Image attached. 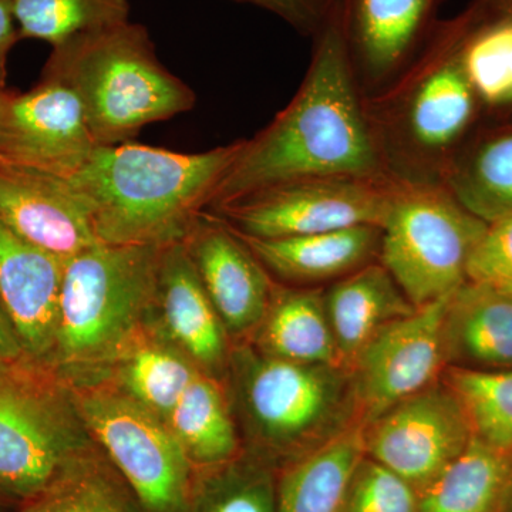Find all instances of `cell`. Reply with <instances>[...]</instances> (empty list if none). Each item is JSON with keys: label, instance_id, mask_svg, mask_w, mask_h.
<instances>
[{"label": "cell", "instance_id": "obj_1", "mask_svg": "<svg viewBox=\"0 0 512 512\" xmlns=\"http://www.w3.org/2000/svg\"><path fill=\"white\" fill-rule=\"evenodd\" d=\"M318 175L389 177L367 121L346 32L335 22L320 33L291 103L268 127L244 140L208 208L220 210L269 185Z\"/></svg>", "mask_w": 512, "mask_h": 512}, {"label": "cell", "instance_id": "obj_2", "mask_svg": "<svg viewBox=\"0 0 512 512\" xmlns=\"http://www.w3.org/2000/svg\"><path fill=\"white\" fill-rule=\"evenodd\" d=\"M244 140L204 153L128 143L99 147L70 178L101 244L167 248L185 242Z\"/></svg>", "mask_w": 512, "mask_h": 512}, {"label": "cell", "instance_id": "obj_3", "mask_svg": "<svg viewBox=\"0 0 512 512\" xmlns=\"http://www.w3.org/2000/svg\"><path fill=\"white\" fill-rule=\"evenodd\" d=\"M165 248L97 244L64 266L49 365L73 387L104 382L150 323Z\"/></svg>", "mask_w": 512, "mask_h": 512}, {"label": "cell", "instance_id": "obj_4", "mask_svg": "<svg viewBox=\"0 0 512 512\" xmlns=\"http://www.w3.org/2000/svg\"><path fill=\"white\" fill-rule=\"evenodd\" d=\"M363 103L384 171L412 184H441L481 106L461 45L453 40L414 57L386 87L363 96Z\"/></svg>", "mask_w": 512, "mask_h": 512}, {"label": "cell", "instance_id": "obj_5", "mask_svg": "<svg viewBox=\"0 0 512 512\" xmlns=\"http://www.w3.org/2000/svg\"><path fill=\"white\" fill-rule=\"evenodd\" d=\"M46 74L79 97L99 147L133 141L141 128L187 113L197 101L160 62L147 29L131 22L53 47Z\"/></svg>", "mask_w": 512, "mask_h": 512}, {"label": "cell", "instance_id": "obj_6", "mask_svg": "<svg viewBox=\"0 0 512 512\" xmlns=\"http://www.w3.org/2000/svg\"><path fill=\"white\" fill-rule=\"evenodd\" d=\"M227 376L247 431L245 450L275 467L362 424L345 367L286 362L239 343L232 346Z\"/></svg>", "mask_w": 512, "mask_h": 512}, {"label": "cell", "instance_id": "obj_7", "mask_svg": "<svg viewBox=\"0 0 512 512\" xmlns=\"http://www.w3.org/2000/svg\"><path fill=\"white\" fill-rule=\"evenodd\" d=\"M0 362V498L23 504L100 456L72 384Z\"/></svg>", "mask_w": 512, "mask_h": 512}, {"label": "cell", "instance_id": "obj_8", "mask_svg": "<svg viewBox=\"0 0 512 512\" xmlns=\"http://www.w3.org/2000/svg\"><path fill=\"white\" fill-rule=\"evenodd\" d=\"M487 222L439 183H399L382 227L379 262L416 308L467 282L468 262Z\"/></svg>", "mask_w": 512, "mask_h": 512}, {"label": "cell", "instance_id": "obj_9", "mask_svg": "<svg viewBox=\"0 0 512 512\" xmlns=\"http://www.w3.org/2000/svg\"><path fill=\"white\" fill-rule=\"evenodd\" d=\"M87 429L143 512H185L195 470L157 414L109 382L74 387Z\"/></svg>", "mask_w": 512, "mask_h": 512}, {"label": "cell", "instance_id": "obj_10", "mask_svg": "<svg viewBox=\"0 0 512 512\" xmlns=\"http://www.w3.org/2000/svg\"><path fill=\"white\" fill-rule=\"evenodd\" d=\"M397 181L386 175H318L269 185L215 210L244 237L285 238L359 225L382 228Z\"/></svg>", "mask_w": 512, "mask_h": 512}, {"label": "cell", "instance_id": "obj_11", "mask_svg": "<svg viewBox=\"0 0 512 512\" xmlns=\"http://www.w3.org/2000/svg\"><path fill=\"white\" fill-rule=\"evenodd\" d=\"M473 439L463 406L443 380L363 426L365 456L424 490Z\"/></svg>", "mask_w": 512, "mask_h": 512}, {"label": "cell", "instance_id": "obj_12", "mask_svg": "<svg viewBox=\"0 0 512 512\" xmlns=\"http://www.w3.org/2000/svg\"><path fill=\"white\" fill-rule=\"evenodd\" d=\"M446 299L394 320L350 366L360 423L376 419L407 397L439 382L447 369L443 319Z\"/></svg>", "mask_w": 512, "mask_h": 512}, {"label": "cell", "instance_id": "obj_13", "mask_svg": "<svg viewBox=\"0 0 512 512\" xmlns=\"http://www.w3.org/2000/svg\"><path fill=\"white\" fill-rule=\"evenodd\" d=\"M82 103L47 76L25 94L0 93V164L70 178L97 150Z\"/></svg>", "mask_w": 512, "mask_h": 512}, {"label": "cell", "instance_id": "obj_14", "mask_svg": "<svg viewBox=\"0 0 512 512\" xmlns=\"http://www.w3.org/2000/svg\"><path fill=\"white\" fill-rule=\"evenodd\" d=\"M0 222L64 262L101 244L92 211L70 180L40 171L0 164Z\"/></svg>", "mask_w": 512, "mask_h": 512}, {"label": "cell", "instance_id": "obj_15", "mask_svg": "<svg viewBox=\"0 0 512 512\" xmlns=\"http://www.w3.org/2000/svg\"><path fill=\"white\" fill-rule=\"evenodd\" d=\"M185 245L228 335H252L271 302V274L218 215H202Z\"/></svg>", "mask_w": 512, "mask_h": 512}, {"label": "cell", "instance_id": "obj_16", "mask_svg": "<svg viewBox=\"0 0 512 512\" xmlns=\"http://www.w3.org/2000/svg\"><path fill=\"white\" fill-rule=\"evenodd\" d=\"M150 323L202 372L220 380L228 375L229 335L185 242L164 249Z\"/></svg>", "mask_w": 512, "mask_h": 512}, {"label": "cell", "instance_id": "obj_17", "mask_svg": "<svg viewBox=\"0 0 512 512\" xmlns=\"http://www.w3.org/2000/svg\"><path fill=\"white\" fill-rule=\"evenodd\" d=\"M64 266L0 222V305L23 352L47 365L55 350Z\"/></svg>", "mask_w": 512, "mask_h": 512}, {"label": "cell", "instance_id": "obj_18", "mask_svg": "<svg viewBox=\"0 0 512 512\" xmlns=\"http://www.w3.org/2000/svg\"><path fill=\"white\" fill-rule=\"evenodd\" d=\"M434 0H352L348 49L363 96L379 92L414 59Z\"/></svg>", "mask_w": 512, "mask_h": 512}, {"label": "cell", "instance_id": "obj_19", "mask_svg": "<svg viewBox=\"0 0 512 512\" xmlns=\"http://www.w3.org/2000/svg\"><path fill=\"white\" fill-rule=\"evenodd\" d=\"M238 235L269 274L293 286L332 284L379 261L382 244V228L375 225L285 238Z\"/></svg>", "mask_w": 512, "mask_h": 512}, {"label": "cell", "instance_id": "obj_20", "mask_svg": "<svg viewBox=\"0 0 512 512\" xmlns=\"http://www.w3.org/2000/svg\"><path fill=\"white\" fill-rule=\"evenodd\" d=\"M443 336L447 367L512 370V293L464 282L447 298Z\"/></svg>", "mask_w": 512, "mask_h": 512}, {"label": "cell", "instance_id": "obj_21", "mask_svg": "<svg viewBox=\"0 0 512 512\" xmlns=\"http://www.w3.org/2000/svg\"><path fill=\"white\" fill-rule=\"evenodd\" d=\"M325 306L348 370L380 330L417 309L379 261L325 286Z\"/></svg>", "mask_w": 512, "mask_h": 512}, {"label": "cell", "instance_id": "obj_22", "mask_svg": "<svg viewBox=\"0 0 512 512\" xmlns=\"http://www.w3.org/2000/svg\"><path fill=\"white\" fill-rule=\"evenodd\" d=\"M251 343L266 356L305 365L343 367L325 306V286L274 285Z\"/></svg>", "mask_w": 512, "mask_h": 512}, {"label": "cell", "instance_id": "obj_23", "mask_svg": "<svg viewBox=\"0 0 512 512\" xmlns=\"http://www.w3.org/2000/svg\"><path fill=\"white\" fill-rule=\"evenodd\" d=\"M365 457L363 426L278 468L275 512H343L350 480Z\"/></svg>", "mask_w": 512, "mask_h": 512}, {"label": "cell", "instance_id": "obj_24", "mask_svg": "<svg viewBox=\"0 0 512 512\" xmlns=\"http://www.w3.org/2000/svg\"><path fill=\"white\" fill-rule=\"evenodd\" d=\"M197 365L151 323L111 366L104 382L114 384L167 423L175 404L200 373Z\"/></svg>", "mask_w": 512, "mask_h": 512}, {"label": "cell", "instance_id": "obj_25", "mask_svg": "<svg viewBox=\"0 0 512 512\" xmlns=\"http://www.w3.org/2000/svg\"><path fill=\"white\" fill-rule=\"evenodd\" d=\"M167 424L195 471L220 467L245 450L227 392L208 373L192 380Z\"/></svg>", "mask_w": 512, "mask_h": 512}, {"label": "cell", "instance_id": "obj_26", "mask_svg": "<svg viewBox=\"0 0 512 512\" xmlns=\"http://www.w3.org/2000/svg\"><path fill=\"white\" fill-rule=\"evenodd\" d=\"M441 184L468 211L491 224L512 215V130L466 141Z\"/></svg>", "mask_w": 512, "mask_h": 512}, {"label": "cell", "instance_id": "obj_27", "mask_svg": "<svg viewBox=\"0 0 512 512\" xmlns=\"http://www.w3.org/2000/svg\"><path fill=\"white\" fill-rule=\"evenodd\" d=\"M512 480V451L471 439L419 493L420 512H500Z\"/></svg>", "mask_w": 512, "mask_h": 512}, {"label": "cell", "instance_id": "obj_28", "mask_svg": "<svg viewBox=\"0 0 512 512\" xmlns=\"http://www.w3.org/2000/svg\"><path fill=\"white\" fill-rule=\"evenodd\" d=\"M278 467L244 450L210 470L195 471L185 512H275Z\"/></svg>", "mask_w": 512, "mask_h": 512}, {"label": "cell", "instance_id": "obj_29", "mask_svg": "<svg viewBox=\"0 0 512 512\" xmlns=\"http://www.w3.org/2000/svg\"><path fill=\"white\" fill-rule=\"evenodd\" d=\"M18 512H143L104 454L80 464Z\"/></svg>", "mask_w": 512, "mask_h": 512}, {"label": "cell", "instance_id": "obj_30", "mask_svg": "<svg viewBox=\"0 0 512 512\" xmlns=\"http://www.w3.org/2000/svg\"><path fill=\"white\" fill-rule=\"evenodd\" d=\"M20 37L53 47L74 37L130 22L128 0H13Z\"/></svg>", "mask_w": 512, "mask_h": 512}, {"label": "cell", "instance_id": "obj_31", "mask_svg": "<svg viewBox=\"0 0 512 512\" xmlns=\"http://www.w3.org/2000/svg\"><path fill=\"white\" fill-rule=\"evenodd\" d=\"M441 380L463 406L474 439L512 451V370L484 372L448 366Z\"/></svg>", "mask_w": 512, "mask_h": 512}, {"label": "cell", "instance_id": "obj_32", "mask_svg": "<svg viewBox=\"0 0 512 512\" xmlns=\"http://www.w3.org/2000/svg\"><path fill=\"white\" fill-rule=\"evenodd\" d=\"M464 67L481 106L512 107V18L485 28L461 45Z\"/></svg>", "mask_w": 512, "mask_h": 512}, {"label": "cell", "instance_id": "obj_33", "mask_svg": "<svg viewBox=\"0 0 512 512\" xmlns=\"http://www.w3.org/2000/svg\"><path fill=\"white\" fill-rule=\"evenodd\" d=\"M343 512H420L419 491L365 456L350 480Z\"/></svg>", "mask_w": 512, "mask_h": 512}, {"label": "cell", "instance_id": "obj_34", "mask_svg": "<svg viewBox=\"0 0 512 512\" xmlns=\"http://www.w3.org/2000/svg\"><path fill=\"white\" fill-rule=\"evenodd\" d=\"M467 281L512 293V215L488 224L470 262Z\"/></svg>", "mask_w": 512, "mask_h": 512}, {"label": "cell", "instance_id": "obj_35", "mask_svg": "<svg viewBox=\"0 0 512 512\" xmlns=\"http://www.w3.org/2000/svg\"><path fill=\"white\" fill-rule=\"evenodd\" d=\"M252 3L281 16L298 28H311L318 22V3L316 0H241Z\"/></svg>", "mask_w": 512, "mask_h": 512}, {"label": "cell", "instance_id": "obj_36", "mask_svg": "<svg viewBox=\"0 0 512 512\" xmlns=\"http://www.w3.org/2000/svg\"><path fill=\"white\" fill-rule=\"evenodd\" d=\"M19 30L13 15V0H0V70L10 47L18 39Z\"/></svg>", "mask_w": 512, "mask_h": 512}, {"label": "cell", "instance_id": "obj_37", "mask_svg": "<svg viewBox=\"0 0 512 512\" xmlns=\"http://www.w3.org/2000/svg\"><path fill=\"white\" fill-rule=\"evenodd\" d=\"M23 353L18 335L0 305V362H18Z\"/></svg>", "mask_w": 512, "mask_h": 512}, {"label": "cell", "instance_id": "obj_38", "mask_svg": "<svg viewBox=\"0 0 512 512\" xmlns=\"http://www.w3.org/2000/svg\"><path fill=\"white\" fill-rule=\"evenodd\" d=\"M500 512H512V480L508 485L507 493H505L503 504H501Z\"/></svg>", "mask_w": 512, "mask_h": 512}, {"label": "cell", "instance_id": "obj_39", "mask_svg": "<svg viewBox=\"0 0 512 512\" xmlns=\"http://www.w3.org/2000/svg\"><path fill=\"white\" fill-rule=\"evenodd\" d=\"M3 508H5V500H2V498H0V512H3Z\"/></svg>", "mask_w": 512, "mask_h": 512}, {"label": "cell", "instance_id": "obj_40", "mask_svg": "<svg viewBox=\"0 0 512 512\" xmlns=\"http://www.w3.org/2000/svg\"><path fill=\"white\" fill-rule=\"evenodd\" d=\"M3 70H0V83H2ZM0 93H2V89H0Z\"/></svg>", "mask_w": 512, "mask_h": 512}]
</instances>
